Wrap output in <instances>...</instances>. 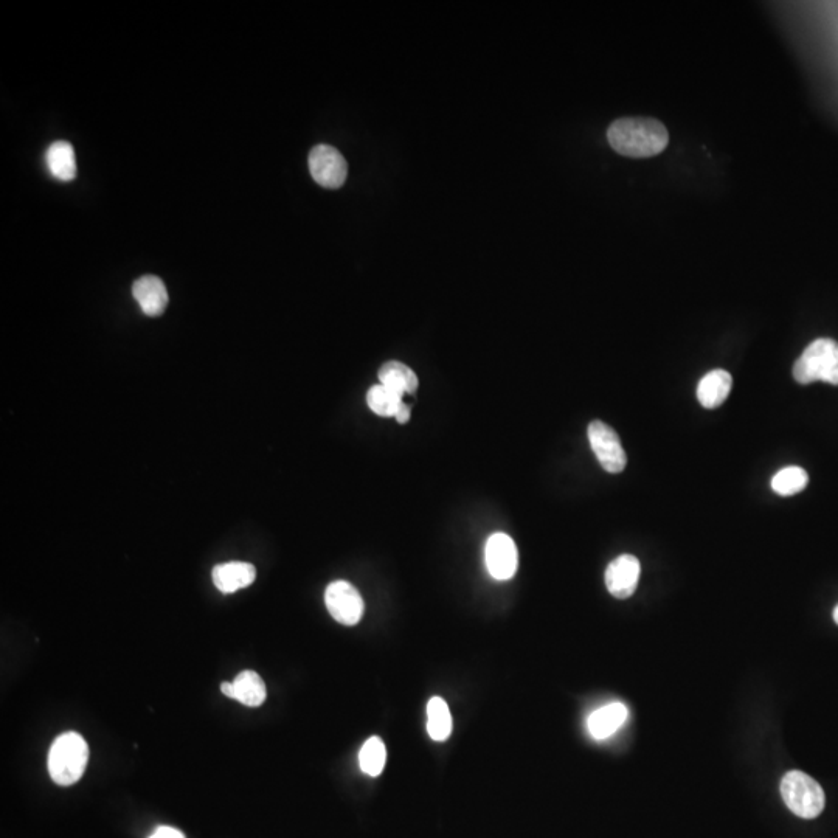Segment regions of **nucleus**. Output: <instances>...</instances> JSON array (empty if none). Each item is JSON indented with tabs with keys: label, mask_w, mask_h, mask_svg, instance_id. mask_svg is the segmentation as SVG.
Masks as SVG:
<instances>
[{
	"label": "nucleus",
	"mask_w": 838,
	"mask_h": 838,
	"mask_svg": "<svg viewBox=\"0 0 838 838\" xmlns=\"http://www.w3.org/2000/svg\"><path fill=\"white\" fill-rule=\"evenodd\" d=\"M607 139L621 156L645 159L665 151L669 134L665 125L654 118H620L610 125Z\"/></svg>",
	"instance_id": "f257e3e1"
},
{
	"label": "nucleus",
	"mask_w": 838,
	"mask_h": 838,
	"mask_svg": "<svg viewBox=\"0 0 838 838\" xmlns=\"http://www.w3.org/2000/svg\"><path fill=\"white\" fill-rule=\"evenodd\" d=\"M89 761V747L83 736L67 731L58 736L49 753V773L58 786H72L81 780Z\"/></svg>",
	"instance_id": "f03ea898"
},
{
	"label": "nucleus",
	"mask_w": 838,
	"mask_h": 838,
	"mask_svg": "<svg viewBox=\"0 0 838 838\" xmlns=\"http://www.w3.org/2000/svg\"><path fill=\"white\" fill-rule=\"evenodd\" d=\"M793 378L801 385L818 381L838 385V342L814 340L793 365Z\"/></svg>",
	"instance_id": "7ed1b4c3"
},
{
	"label": "nucleus",
	"mask_w": 838,
	"mask_h": 838,
	"mask_svg": "<svg viewBox=\"0 0 838 838\" xmlns=\"http://www.w3.org/2000/svg\"><path fill=\"white\" fill-rule=\"evenodd\" d=\"M781 795L790 811L806 820L817 818L825 809L826 797L820 784L800 770L784 775Z\"/></svg>",
	"instance_id": "20e7f679"
},
{
	"label": "nucleus",
	"mask_w": 838,
	"mask_h": 838,
	"mask_svg": "<svg viewBox=\"0 0 838 838\" xmlns=\"http://www.w3.org/2000/svg\"><path fill=\"white\" fill-rule=\"evenodd\" d=\"M587 433H589L590 446L600 461L601 468L610 474L623 472L627 465V457L617 432L603 421H593Z\"/></svg>",
	"instance_id": "39448f33"
},
{
	"label": "nucleus",
	"mask_w": 838,
	"mask_h": 838,
	"mask_svg": "<svg viewBox=\"0 0 838 838\" xmlns=\"http://www.w3.org/2000/svg\"><path fill=\"white\" fill-rule=\"evenodd\" d=\"M326 609L343 626H354L364 615V600L356 587L347 581H334L325 592Z\"/></svg>",
	"instance_id": "423d86ee"
},
{
	"label": "nucleus",
	"mask_w": 838,
	"mask_h": 838,
	"mask_svg": "<svg viewBox=\"0 0 838 838\" xmlns=\"http://www.w3.org/2000/svg\"><path fill=\"white\" fill-rule=\"evenodd\" d=\"M309 171L317 184L334 190L347 181V160L333 146L317 145L309 153Z\"/></svg>",
	"instance_id": "0eeeda50"
},
{
	"label": "nucleus",
	"mask_w": 838,
	"mask_h": 838,
	"mask_svg": "<svg viewBox=\"0 0 838 838\" xmlns=\"http://www.w3.org/2000/svg\"><path fill=\"white\" fill-rule=\"evenodd\" d=\"M486 567L489 575L497 581H508L516 575L519 567V553L516 544L508 534L496 533L486 542Z\"/></svg>",
	"instance_id": "6e6552de"
},
{
	"label": "nucleus",
	"mask_w": 838,
	"mask_h": 838,
	"mask_svg": "<svg viewBox=\"0 0 838 838\" xmlns=\"http://www.w3.org/2000/svg\"><path fill=\"white\" fill-rule=\"evenodd\" d=\"M641 565L635 556L621 555L610 562L606 570V586L610 595L626 600L634 595L640 579Z\"/></svg>",
	"instance_id": "1a4fd4ad"
},
{
	"label": "nucleus",
	"mask_w": 838,
	"mask_h": 838,
	"mask_svg": "<svg viewBox=\"0 0 838 838\" xmlns=\"http://www.w3.org/2000/svg\"><path fill=\"white\" fill-rule=\"evenodd\" d=\"M132 295L148 317L162 316L170 300L165 284L154 275L139 278L132 286Z\"/></svg>",
	"instance_id": "9d476101"
},
{
	"label": "nucleus",
	"mask_w": 838,
	"mask_h": 838,
	"mask_svg": "<svg viewBox=\"0 0 838 838\" xmlns=\"http://www.w3.org/2000/svg\"><path fill=\"white\" fill-rule=\"evenodd\" d=\"M213 584L222 593H235L252 586L257 579V568L247 562H227L213 568Z\"/></svg>",
	"instance_id": "9b49d317"
},
{
	"label": "nucleus",
	"mask_w": 838,
	"mask_h": 838,
	"mask_svg": "<svg viewBox=\"0 0 838 838\" xmlns=\"http://www.w3.org/2000/svg\"><path fill=\"white\" fill-rule=\"evenodd\" d=\"M733 387V378L725 370H713L700 379L697 399L705 409H717L724 404Z\"/></svg>",
	"instance_id": "f8f14e48"
},
{
	"label": "nucleus",
	"mask_w": 838,
	"mask_h": 838,
	"mask_svg": "<svg viewBox=\"0 0 838 838\" xmlns=\"http://www.w3.org/2000/svg\"><path fill=\"white\" fill-rule=\"evenodd\" d=\"M627 714H629L627 708L620 702L609 703L598 708L590 714L589 722H587L590 735L598 741L610 738L626 722Z\"/></svg>",
	"instance_id": "ddd939ff"
},
{
	"label": "nucleus",
	"mask_w": 838,
	"mask_h": 838,
	"mask_svg": "<svg viewBox=\"0 0 838 838\" xmlns=\"http://www.w3.org/2000/svg\"><path fill=\"white\" fill-rule=\"evenodd\" d=\"M379 381L385 387L401 396L413 395L418 390L419 381L415 371L401 362H387L379 370Z\"/></svg>",
	"instance_id": "4468645a"
},
{
	"label": "nucleus",
	"mask_w": 838,
	"mask_h": 838,
	"mask_svg": "<svg viewBox=\"0 0 838 838\" xmlns=\"http://www.w3.org/2000/svg\"><path fill=\"white\" fill-rule=\"evenodd\" d=\"M46 162L50 173L59 181H73L77 176V159L69 142L52 143L47 149Z\"/></svg>",
	"instance_id": "2eb2a0df"
},
{
	"label": "nucleus",
	"mask_w": 838,
	"mask_h": 838,
	"mask_svg": "<svg viewBox=\"0 0 838 838\" xmlns=\"http://www.w3.org/2000/svg\"><path fill=\"white\" fill-rule=\"evenodd\" d=\"M233 699L246 707H260L266 700L264 680L255 671H243L233 680Z\"/></svg>",
	"instance_id": "dca6fc26"
},
{
	"label": "nucleus",
	"mask_w": 838,
	"mask_h": 838,
	"mask_svg": "<svg viewBox=\"0 0 838 838\" xmlns=\"http://www.w3.org/2000/svg\"><path fill=\"white\" fill-rule=\"evenodd\" d=\"M427 731L435 742L446 741L452 733V716L446 700L433 697L427 703Z\"/></svg>",
	"instance_id": "f3484780"
},
{
	"label": "nucleus",
	"mask_w": 838,
	"mask_h": 838,
	"mask_svg": "<svg viewBox=\"0 0 838 838\" xmlns=\"http://www.w3.org/2000/svg\"><path fill=\"white\" fill-rule=\"evenodd\" d=\"M402 401L404 396L382 384L373 385L367 393V404L371 412L384 418H395Z\"/></svg>",
	"instance_id": "a211bd4d"
},
{
	"label": "nucleus",
	"mask_w": 838,
	"mask_h": 838,
	"mask_svg": "<svg viewBox=\"0 0 838 838\" xmlns=\"http://www.w3.org/2000/svg\"><path fill=\"white\" fill-rule=\"evenodd\" d=\"M809 483V475L803 468L787 466L772 478V489L778 496H795Z\"/></svg>",
	"instance_id": "6ab92c4d"
},
{
	"label": "nucleus",
	"mask_w": 838,
	"mask_h": 838,
	"mask_svg": "<svg viewBox=\"0 0 838 838\" xmlns=\"http://www.w3.org/2000/svg\"><path fill=\"white\" fill-rule=\"evenodd\" d=\"M385 759H387V750L378 736L368 739L359 753L362 772L370 776H379L384 772Z\"/></svg>",
	"instance_id": "aec40b11"
},
{
	"label": "nucleus",
	"mask_w": 838,
	"mask_h": 838,
	"mask_svg": "<svg viewBox=\"0 0 838 838\" xmlns=\"http://www.w3.org/2000/svg\"><path fill=\"white\" fill-rule=\"evenodd\" d=\"M149 838H185V835L179 829L162 826V828H157Z\"/></svg>",
	"instance_id": "412c9836"
},
{
	"label": "nucleus",
	"mask_w": 838,
	"mask_h": 838,
	"mask_svg": "<svg viewBox=\"0 0 838 838\" xmlns=\"http://www.w3.org/2000/svg\"><path fill=\"white\" fill-rule=\"evenodd\" d=\"M410 413H412V409H410L409 404L407 402L402 401L401 406H399L398 412H396L395 419L398 421L399 424H407L409 423Z\"/></svg>",
	"instance_id": "4be33fe9"
},
{
	"label": "nucleus",
	"mask_w": 838,
	"mask_h": 838,
	"mask_svg": "<svg viewBox=\"0 0 838 838\" xmlns=\"http://www.w3.org/2000/svg\"><path fill=\"white\" fill-rule=\"evenodd\" d=\"M221 691L224 696L230 697L233 699V683L232 682H224L221 685Z\"/></svg>",
	"instance_id": "5701e85b"
},
{
	"label": "nucleus",
	"mask_w": 838,
	"mask_h": 838,
	"mask_svg": "<svg viewBox=\"0 0 838 838\" xmlns=\"http://www.w3.org/2000/svg\"><path fill=\"white\" fill-rule=\"evenodd\" d=\"M834 621L838 624V606L834 609Z\"/></svg>",
	"instance_id": "b1692460"
}]
</instances>
